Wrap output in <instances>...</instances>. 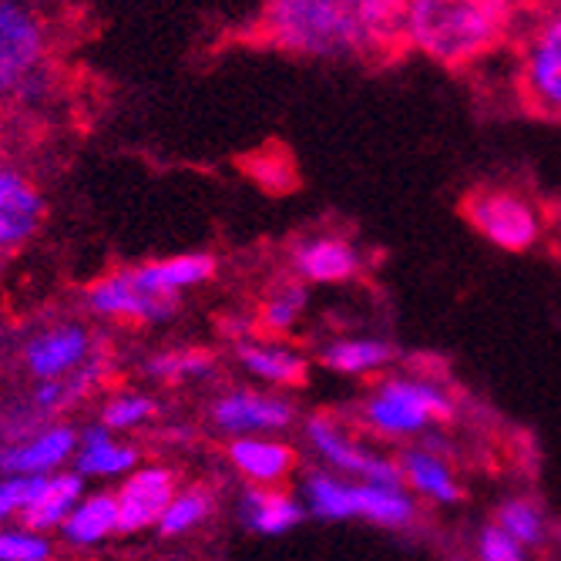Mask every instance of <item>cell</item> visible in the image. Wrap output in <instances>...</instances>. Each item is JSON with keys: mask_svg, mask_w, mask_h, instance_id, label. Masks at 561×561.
I'll return each mask as SVG.
<instances>
[{"mask_svg": "<svg viewBox=\"0 0 561 561\" xmlns=\"http://www.w3.org/2000/svg\"><path fill=\"white\" fill-rule=\"evenodd\" d=\"M213 417L222 431H232L242 437L245 434H273V431H286L293 424V407L283 397L239 390L216 403Z\"/></svg>", "mask_w": 561, "mask_h": 561, "instance_id": "10", "label": "cell"}, {"mask_svg": "<svg viewBox=\"0 0 561 561\" xmlns=\"http://www.w3.org/2000/svg\"><path fill=\"white\" fill-rule=\"evenodd\" d=\"M213 370V356L198 353V350H175V353H162L151 360V374H159L165 380H179V377H198Z\"/></svg>", "mask_w": 561, "mask_h": 561, "instance_id": "29", "label": "cell"}, {"mask_svg": "<svg viewBox=\"0 0 561 561\" xmlns=\"http://www.w3.org/2000/svg\"><path fill=\"white\" fill-rule=\"evenodd\" d=\"M454 421V397L424 377H387L364 403V424L383 437H414Z\"/></svg>", "mask_w": 561, "mask_h": 561, "instance_id": "3", "label": "cell"}, {"mask_svg": "<svg viewBox=\"0 0 561 561\" xmlns=\"http://www.w3.org/2000/svg\"><path fill=\"white\" fill-rule=\"evenodd\" d=\"M44 219V198L31 175L0 165V252L21 249Z\"/></svg>", "mask_w": 561, "mask_h": 561, "instance_id": "8", "label": "cell"}, {"mask_svg": "<svg viewBox=\"0 0 561 561\" xmlns=\"http://www.w3.org/2000/svg\"><path fill=\"white\" fill-rule=\"evenodd\" d=\"M478 561H528L525 548L507 538L497 525L481 528L478 535Z\"/></svg>", "mask_w": 561, "mask_h": 561, "instance_id": "31", "label": "cell"}, {"mask_svg": "<svg viewBox=\"0 0 561 561\" xmlns=\"http://www.w3.org/2000/svg\"><path fill=\"white\" fill-rule=\"evenodd\" d=\"M302 306H306V289L302 286H283L276 289L260 310V323L270 330V333H286L299 317H302Z\"/></svg>", "mask_w": 561, "mask_h": 561, "instance_id": "27", "label": "cell"}, {"mask_svg": "<svg viewBox=\"0 0 561 561\" xmlns=\"http://www.w3.org/2000/svg\"><path fill=\"white\" fill-rule=\"evenodd\" d=\"M44 478H8L0 481V518L21 515L24 507L34 501V494L41 491Z\"/></svg>", "mask_w": 561, "mask_h": 561, "instance_id": "32", "label": "cell"}, {"mask_svg": "<svg viewBox=\"0 0 561 561\" xmlns=\"http://www.w3.org/2000/svg\"><path fill=\"white\" fill-rule=\"evenodd\" d=\"M403 0H266V37L306 58H377L400 44Z\"/></svg>", "mask_w": 561, "mask_h": 561, "instance_id": "1", "label": "cell"}, {"mask_svg": "<svg viewBox=\"0 0 561 561\" xmlns=\"http://www.w3.org/2000/svg\"><path fill=\"white\" fill-rule=\"evenodd\" d=\"M302 491H306V507H310L313 515L330 518V522L350 518V481L333 478V474H310Z\"/></svg>", "mask_w": 561, "mask_h": 561, "instance_id": "26", "label": "cell"}, {"mask_svg": "<svg viewBox=\"0 0 561 561\" xmlns=\"http://www.w3.org/2000/svg\"><path fill=\"white\" fill-rule=\"evenodd\" d=\"M209 515V494L206 491H188L172 497V504L165 507V515L159 518V531L162 535H179L195 528L202 518Z\"/></svg>", "mask_w": 561, "mask_h": 561, "instance_id": "28", "label": "cell"}, {"mask_svg": "<svg viewBox=\"0 0 561 561\" xmlns=\"http://www.w3.org/2000/svg\"><path fill=\"white\" fill-rule=\"evenodd\" d=\"M91 340L78 327H58V330H44L24 346V364L34 377L47 380H61L71 370H78L88 360Z\"/></svg>", "mask_w": 561, "mask_h": 561, "instance_id": "11", "label": "cell"}, {"mask_svg": "<svg viewBox=\"0 0 561 561\" xmlns=\"http://www.w3.org/2000/svg\"><path fill=\"white\" fill-rule=\"evenodd\" d=\"M229 457L256 488H276L296 468L293 447L270 440V437H239V440H232Z\"/></svg>", "mask_w": 561, "mask_h": 561, "instance_id": "16", "label": "cell"}, {"mask_svg": "<svg viewBox=\"0 0 561 561\" xmlns=\"http://www.w3.org/2000/svg\"><path fill=\"white\" fill-rule=\"evenodd\" d=\"M558 219H561V206H558Z\"/></svg>", "mask_w": 561, "mask_h": 561, "instance_id": "35", "label": "cell"}, {"mask_svg": "<svg viewBox=\"0 0 561 561\" xmlns=\"http://www.w3.org/2000/svg\"><path fill=\"white\" fill-rule=\"evenodd\" d=\"M417 515L414 494L403 484H360L350 481V518H364L383 528H403Z\"/></svg>", "mask_w": 561, "mask_h": 561, "instance_id": "14", "label": "cell"}, {"mask_svg": "<svg viewBox=\"0 0 561 561\" xmlns=\"http://www.w3.org/2000/svg\"><path fill=\"white\" fill-rule=\"evenodd\" d=\"M175 497V478L162 468H145L115 494L118 501V531H141L148 525H159L165 507Z\"/></svg>", "mask_w": 561, "mask_h": 561, "instance_id": "9", "label": "cell"}, {"mask_svg": "<svg viewBox=\"0 0 561 561\" xmlns=\"http://www.w3.org/2000/svg\"><path fill=\"white\" fill-rule=\"evenodd\" d=\"M81 501V481L75 474H58V478H44L41 491L34 494V501L21 512L27 531H47L55 525H65L68 515Z\"/></svg>", "mask_w": 561, "mask_h": 561, "instance_id": "19", "label": "cell"}, {"mask_svg": "<svg viewBox=\"0 0 561 561\" xmlns=\"http://www.w3.org/2000/svg\"><path fill=\"white\" fill-rule=\"evenodd\" d=\"M47 24L27 0H0V94L37 98L47 84Z\"/></svg>", "mask_w": 561, "mask_h": 561, "instance_id": "4", "label": "cell"}, {"mask_svg": "<svg viewBox=\"0 0 561 561\" xmlns=\"http://www.w3.org/2000/svg\"><path fill=\"white\" fill-rule=\"evenodd\" d=\"M88 299L101 317H122V320H165L175 310V299L141 293L131 273H115L94 283Z\"/></svg>", "mask_w": 561, "mask_h": 561, "instance_id": "12", "label": "cell"}, {"mask_svg": "<svg viewBox=\"0 0 561 561\" xmlns=\"http://www.w3.org/2000/svg\"><path fill=\"white\" fill-rule=\"evenodd\" d=\"M494 525L512 541H518L525 551L528 548H541L548 541V522L541 515V507L535 501H528V497H507L497 507Z\"/></svg>", "mask_w": 561, "mask_h": 561, "instance_id": "25", "label": "cell"}, {"mask_svg": "<svg viewBox=\"0 0 561 561\" xmlns=\"http://www.w3.org/2000/svg\"><path fill=\"white\" fill-rule=\"evenodd\" d=\"M239 360L249 374H256L276 387H296L306 380V360L299 353L276 343H245L239 346Z\"/></svg>", "mask_w": 561, "mask_h": 561, "instance_id": "21", "label": "cell"}, {"mask_svg": "<svg viewBox=\"0 0 561 561\" xmlns=\"http://www.w3.org/2000/svg\"><path fill=\"white\" fill-rule=\"evenodd\" d=\"M293 263H296V273L310 283H343L360 270V252L346 239L317 236L310 242L296 245Z\"/></svg>", "mask_w": 561, "mask_h": 561, "instance_id": "15", "label": "cell"}, {"mask_svg": "<svg viewBox=\"0 0 561 561\" xmlns=\"http://www.w3.org/2000/svg\"><path fill=\"white\" fill-rule=\"evenodd\" d=\"M400 481L411 494H421L434 504H457L461 501V484H457L450 465L440 457L437 447H414L400 457Z\"/></svg>", "mask_w": 561, "mask_h": 561, "instance_id": "13", "label": "cell"}, {"mask_svg": "<svg viewBox=\"0 0 561 561\" xmlns=\"http://www.w3.org/2000/svg\"><path fill=\"white\" fill-rule=\"evenodd\" d=\"M528 4L541 8V11H558L561 8V0H528Z\"/></svg>", "mask_w": 561, "mask_h": 561, "instance_id": "34", "label": "cell"}, {"mask_svg": "<svg viewBox=\"0 0 561 561\" xmlns=\"http://www.w3.org/2000/svg\"><path fill=\"white\" fill-rule=\"evenodd\" d=\"M468 222L497 249L525 252L541 236V213L512 188H478L465 202Z\"/></svg>", "mask_w": 561, "mask_h": 561, "instance_id": "6", "label": "cell"}, {"mask_svg": "<svg viewBox=\"0 0 561 561\" xmlns=\"http://www.w3.org/2000/svg\"><path fill=\"white\" fill-rule=\"evenodd\" d=\"M518 0H403L400 44L444 65L468 68L512 37Z\"/></svg>", "mask_w": 561, "mask_h": 561, "instance_id": "2", "label": "cell"}, {"mask_svg": "<svg viewBox=\"0 0 561 561\" xmlns=\"http://www.w3.org/2000/svg\"><path fill=\"white\" fill-rule=\"evenodd\" d=\"M216 270L213 256H175V260H162V263H148L141 270L131 273L135 286L148 296H162V299H175L179 289L206 283Z\"/></svg>", "mask_w": 561, "mask_h": 561, "instance_id": "18", "label": "cell"}, {"mask_svg": "<svg viewBox=\"0 0 561 561\" xmlns=\"http://www.w3.org/2000/svg\"><path fill=\"white\" fill-rule=\"evenodd\" d=\"M518 84L528 108L548 118H561V8L541 11L522 41Z\"/></svg>", "mask_w": 561, "mask_h": 561, "instance_id": "5", "label": "cell"}, {"mask_svg": "<svg viewBox=\"0 0 561 561\" xmlns=\"http://www.w3.org/2000/svg\"><path fill=\"white\" fill-rule=\"evenodd\" d=\"M151 414V400L145 397H118L105 407V414H101V427H135L141 424L145 417Z\"/></svg>", "mask_w": 561, "mask_h": 561, "instance_id": "33", "label": "cell"}, {"mask_svg": "<svg viewBox=\"0 0 561 561\" xmlns=\"http://www.w3.org/2000/svg\"><path fill=\"white\" fill-rule=\"evenodd\" d=\"M306 437H310L313 450L323 457V461L346 478H356L360 484H403L397 461L360 447L343 431V424H336L327 414L310 417V424H306Z\"/></svg>", "mask_w": 561, "mask_h": 561, "instance_id": "7", "label": "cell"}, {"mask_svg": "<svg viewBox=\"0 0 561 561\" xmlns=\"http://www.w3.org/2000/svg\"><path fill=\"white\" fill-rule=\"evenodd\" d=\"M50 548L34 531H4L0 535V561H47Z\"/></svg>", "mask_w": 561, "mask_h": 561, "instance_id": "30", "label": "cell"}, {"mask_svg": "<svg viewBox=\"0 0 561 561\" xmlns=\"http://www.w3.org/2000/svg\"><path fill=\"white\" fill-rule=\"evenodd\" d=\"M393 360V346L377 336H350L323 350V364L336 374H370Z\"/></svg>", "mask_w": 561, "mask_h": 561, "instance_id": "23", "label": "cell"}, {"mask_svg": "<svg viewBox=\"0 0 561 561\" xmlns=\"http://www.w3.org/2000/svg\"><path fill=\"white\" fill-rule=\"evenodd\" d=\"M112 531H118V501H115V494H94V497L81 501L65 522V535L75 545L101 541Z\"/></svg>", "mask_w": 561, "mask_h": 561, "instance_id": "24", "label": "cell"}, {"mask_svg": "<svg viewBox=\"0 0 561 561\" xmlns=\"http://www.w3.org/2000/svg\"><path fill=\"white\" fill-rule=\"evenodd\" d=\"M138 461L135 447H122L112 440L108 427H91L81 437V454H78V471L91 478H115L125 474Z\"/></svg>", "mask_w": 561, "mask_h": 561, "instance_id": "22", "label": "cell"}, {"mask_svg": "<svg viewBox=\"0 0 561 561\" xmlns=\"http://www.w3.org/2000/svg\"><path fill=\"white\" fill-rule=\"evenodd\" d=\"M78 437L71 427H50L37 434L34 440H24L0 457V471H8L11 478H44L50 468H58L65 457L75 450Z\"/></svg>", "mask_w": 561, "mask_h": 561, "instance_id": "17", "label": "cell"}, {"mask_svg": "<svg viewBox=\"0 0 561 561\" xmlns=\"http://www.w3.org/2000/svg\"><path fill=\"white\" fill-rule=\"evenodd\" d=\"M242 515H245V525L260 535H283L289 528H296L302 522V507L283 494V491H273V488H252L245 497H242Z\"/></svg>", "mask_w": 561, "mask_h": 561, "instance_id": "20", "label": "cell"}]
</instances>
